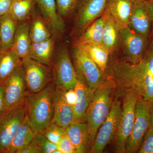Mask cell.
Returning a JSON list of instances; mask_svg holds the SVG:
<instances>
[{
	"instance_id": "7402d4cb",
	"label": "cell",
	"mask_w": 153,
	"mask_h": 153,
	"mask_svg": "<svg viewBox=\"0 0 153 153\" xmlns=\"http://www.w3.org/2000/svg\"><path fill=\"white\" fill-rule=\"evenodd\" d=\"M36 134L31 127L26 116L4 153H19V151L32 142Z\"/></svg>"
},
{
	"instance_id": "52a82bcc",
	"label": "cell",
	"mask_w": 153,
	"mask_h": 153,
	"mask_svg": "<svg viewBox=\"0 0 153 153\" xmlns=\"http://www.w3.org/2000/svg\"><path fill=\"white\" fill-rule=\"evenodd\" d=\"M121 113L120 102L117 98L115 99L109 114L97 131L89 152L102 153L107 145L115 139L119 126Z\"/></svg>"
},
{
	"instance_id": "6da1fadb",
	"label": "cell",
	"mask_w": 153,
	"mask_h": 153,
	"mask_svg": "<svg viewBox=\"0 0 153 153\" xmlns=\"http://www.w3.org/2000/svg\"><path fill=\"white\" fill-rule=\"evenodd\" d=\"M112 77L122 89L133 88L146 101L153 100V40L142 60L136 64L116 62L111 68Z\"/></svg>"
},
{
	"instance_id": "4fadbf2b",
	"label": "cell",
	"mask_w": 153,
	"mask_h": 153,
	"mask_svg": "<svg viewBox=\"0 0 153 153\" xmlns=\"http://www.w3.org/2000/svg\"><path fill=\"white\" fill-rule=\"evenodd\" d=\"M108 0H79L75 23L76 32H82L101 16L106 9Z\"/></svg>"
},
{
	"instance_id": "484cf974",
	"label": "cell",
	"mask_w": 153,
	"mask_h": 153,
	"mask_svg": "<svg viewBox=\"0 0 153 153\" xmlns=\"http://www.w3.org/2000/svg\"><path fill=\"white\" fill-rule=\"evenodd\" d=\"M54 41L52 38L37 43H32L29 57L38 62L50 65L52 63Z\"/></svg>"
},
{
	"instance_id": "74e56055",
	"label": "cell",
	"mask_w": 153,
	"mask_h": 153,
	"mask_svg": "<svg viewBox=\"0 0 153 153\" xmlns=\"http://www.w3.org/2000/svg\"><path fill=\"white\" fill-rule=\"evenodd\" d=\"M4 86L3 82H0V114L2 113L4 106Z\"/></svg>"
},
{
	"instance_id": "d6a6232c",
	"label": "cell",
	"mask_w": 153,
	"mask_h": 153,
	"mask_svg": "<svg viewBox=\"0 0 153 153\" xmlns=\"http://www.w3.org/2000/svg\"><path fill=\"white\" fill-rule=\"evenodd\" d=\"M138 153H153V128L151 126L144 137Z\"/></svg>"
},
{
	"instance_id": "8992f818",
	"label": "cell",
	"mask_w": 153,
	"mask_h": 153,
	"mask_svg": "<svg viewBox=\"0 0 153 153\" xmlns=\"http://www.w3.org/2000/svg\"><path fill=\"white\" fill-rule=\"evenodd\" d=\"M26 116L25 100L0 114V153L8 148Z\"/></svg>"
},
{
	"instance_id": "8d00e7d4",
	"label": "cell",
	"mask_w": 153,
	"mask_h": 153,
	"mask_svg": "<svg viewBox=\"0 0 153 153\" xmlns=\"http://www.w3.org/2000/svg\"><path fill=\"white\" fill-rule=\"evenodd\" d=\"M19 153H41L38 147L32 141L30 144L23 148Z\"/></svg>"
},
{
	"instance_id": "9c48e42d",
	"label": "cell",
	"mask_w": 153,
	"mask_h": 153,
	"mask_svg": "<svg viewBox=\"0 0 153 153\" xmlns=\"http://www.w3.org/2000/svg\"><path fill=\"white\" fill-rule=\"evenodd\" d=\"M22 66L28 92H38L49 84L51 73L47 65L28 57L22 59Z\"/></svg>"
},
{
	"instance_id": "e0dca14e",
	"label": "cell",
	"mask_w": 153,
	"mask_h": 153,
	"mask_svg": "<svg viewBox=\"0 0 153 153\" xmlns=\"http://www.w3.org/2000/svg\"><path fill=\"white\" fill-rule=\"evenodd\" d=\"M66 134L74 145L76 153H86L90 144L87 123L73 121L65 128Z\"/></svg>"
},
{
	"instance_id": "1f68e13d",
	"label": "cell",
	"mask_w": 153,
	"mask_h": 153,
	"mask_svg": "<svg viewBox=\"0 0 153 153\" xmlns=\"http://www.w3.org/2000/svg\"><path fill=\"white\" fill-rule=\"evenodd\" d=\"M79 0H56L57 12L61 17L67 16L76 9Z\"/></svg>"
},
{
	"instance_id": "ac0fdd59",
	"label": "cell",
	"mask_w": 153,
	"mask_h": 153,
	"mask_svg": "<svg viewBox=\"0 0 153 153\" xmlns=\"http://www.w3.org/2000/svg\"><path fill=\"white\" fill-rule=\"evenodd\" d=\"M36 4L53 31L63 33L65 24L57 12L55 0H35Z\"/></svg>"
},
{
	"instance_id": "ba28073f",
	"label": "cell",
	"mask_w": 153,
	"mask_h": 153,
	"mask_svg": "<svg viewBox=\"0 0 153 153\" xmlns=\"http://www.w3.org/2000/svg\"><path fill=\"white\" fill-rule=\"evenodd\" d=\"M75 70L77 75L85 81L91 91L96 89L106 79L105 74L86 53L77 47L73 53Z\"/></svg>"
},
{
	"instance_id": "8fae6325",
	"label": "cell",
	"mask_w": 153,
	"mask_h": 153,
	"mask_svg": "<svg viewBox=\"0 0 153 153\" xmlns=\"http://www.w3.org/2000/svg\"><path fill=\"white\" fill-rule=\"evenodd\" d=\"M54 67L56 87L65 91L74 88L77 75L66 47H62L57 53Z\"/></svg>"
},
{
	"instance_id": "5b68a950",
	"label": "cell",
	"mask_w": 153,
	"mask_h": 153,
	"mask_svg": "<svg viewBox=\"0 0 153 153\" xmlns=\"http://www.w3.org/2000/svg\"><path fill=\"white\" fill-rule=\"evenodd\" d=\"M152 102L140 97L136 106L135 120L132 130L126 144V153L138 152L146 133L150 127Z\"/></svg>"
},
{
	"instance_id": "60d3db41",
	"label": "cell",
	"mask_w": 153,
	"mask_h": 153,
	"mask_svg": "<svg viewBox=\"0 0 153 153\" xmlns=\"http://www.w3.org/2000/svg\"><path fill=\"white\" fill-rule=\"evenodd\" d=\"M149 2L150 4L151 8H152V11L153 14V0H149Z\"/></svg>"
},
{
	"instance_id": "d4e9b609",
	"label": "cell",
	"mask_w": 153,
	"mask_h": 153,
	"mask_svg": "<svg viewBox=\"0 0 153 153\" xmlns=\"http://www.w3.org/2000/svg\"><path fill=\"white\" fill-rule=\"evenodd\" d=\"M22 63V59L11 49L0 51V82H4L16 71Z\"/></svg>"
},
{
	"instance_id": "4316f807",
	"label": "cell",
	"mask_w": 153,
	"mask_h": 153,
	"mask_svg": "<svg viewBox=\"0 0 153 153\" xmlns=\"http://www.w3.org/2000/svg\"><path fill=\"white\" fill-rule=\"evenodd\" d=\"M104 23L103 14L82 31L76 43L88 42L102 44Z\"/></svg>"
},
{
	"instance_id": "603a6c76",
	"label": "cell",
	"mask_w": 153,
	"mask_h": 153,
	"mask_svg": "<svg viewBox=\"0 0 153 153\" xmlns=\"http://www.w3.org/2000/svg\"><path fill=\"white\" fill-rule=\"evenodd\" d=\"M103 15L104 23L102 33V45L110 54L117 47L120 40V28L114 19L106 10Z\"/></svg>"
},
{
	"instance_id": "f1b7e54d",
	"label": "cell",
	"mask_w": 153,
	"mask_h": 153,
	"mask_svg": "<svg viewBox=\"0 0 153 153\" xmlns=\"http://www.w3.org/2000/svg\"><path fill=\"white\" fill-rule=\"evenodd\" d=\"M35 0H14L10 13L18 22L27 18L36 5Z\"/></svg>"
},
{
	"instance_id": "7c38bea8",
	"label": "cell",
	"mask_w": 153,
	"mask_h": 153,
	"mask_svg": "<svg viewBox=\"0 0 153 153\" xmlns=\"http://www.w3.org/2000/svg\"><path fill=\"white\" fill-rule=\"evenodd\" d=\"M4 86L6 110L25 101L28 91L22 66L3 82Z\"/></svg>"
},
{
	"instance_id": "f35d334b",
	"label": "cell",
	"mask_w": 153,
	"mask_h": 153,
	"mask_svg": "<svg viewBox=\"0 0 153 153\" xmlns=\"http://www.w3.org/2000/svg\"><path fill=\"white\" fill-rule=\"evenodd\" d=\"M150 126L153 128V100L152 102L151 109Z\"/></svg>"
},
{
	"instance_id": "d590c367",
	"label": "cell",
	"mask_w": 153,
	"mask_h": 153,
	"mask_svg": "<svg viewBox=\"0 0 153 153\" xmlns=\"http://www.w3.org/2000/svg\"><path fill=\"white\" fill-rule=\"evenodd\" d=\"M14 0H0V18L10 13Z\"/></svg>"
},
{
	"instance_id": "3957f363",
	"label": "cell",
	"mask_w": 153,
	"mask_h": 153,
	"mask_svg": "<svg viewBox=\"0 0 153 153\" xmlns=\"http://www.w3.org/2000/svg\"><path fill=\"white\" fill-rule=\"evenodd\" d=\"M113 86L110 79L103 81L96 89L86 111L85 120L88 127L89 143L91 146L99 129L110 112L113 103L111 95Z\"/></svg>"
},
{
	"instance_id": "7a4b0ae2",
	"label": "cell",
	"mask_w": 153,
	"mask_h": 153,
	"mask_svg": "<svg viewBox=\"0 0 153 153\" xmlns=\"http://www.w3.org/2000/svg\"><path fill=\"white\" fill-rule=\"evenodd\" d=\"M56 85L49 83L38 92H28L25 99L26 116L36 134L42 133L52 123Z\"/></svg>"
},
{
	"instance_id": "4dcf8cb0",
	"label": "cell",
	"mask_w": 153,
	"mask_h": 153,
	"mask_svg": "<svg viewBox=\"0 0 153 153\" xmlns=\"http://www.w3.org/2000/svg\"><path fill=\"white\" fill-rule=\"evenodd\" d=\"M42 133L50 141L56 145L66 134L65 128L52 123Z\"/></svg>"
},
{
	"instance_id": "83f0119b",
	"label": "cell",
	"mask_w": 153,
	"mask_h": 153,
	"mask_svg": "<svg viewBox=\"0 0 153 153\" xmlns=\"http://www.w3.org/2000/svg\"><path fill=\"white\" fill-rule=\"evenodd\" d=\"M30 34L32 43H37L51 38V34L41 17L36 16L30 25Z\"/></svg>"
},
{
	"instance_id": "b9f144b4",
	"label": "cell",
	"mask_w": 153,
	"mask_h": 153,
	"mask_svg": "<svg viewBox=\"0 0 153 153\" xmlns=\"http://www.w3.org/2000/svg\"></svg>"
},
{
	"instance_id": "44dd1931",
	"label": "cell",
	"mask_w": 153,
	"mask_h": 153,
	"mask_svg": "<svg viewBox=\"0 0 153 153\" xmlns=\"http://www.w3.org/2000/svg\"><path fill=\"white\" fill-rule=\"evenodd\" d=\"M75 47L82 50L105 74L108 67L109 52L101 44L92 42L76 43Z\"/></svg>"
},
{
	"instance_id": "277c9868",
	"label": "cell",
	"mask_w": 153,
	"mask_h": 153,
	"mask_svg": "<svg viewBox=\"0 0 153 153\" xmlns=\"http://www.w3.org/2000/svg\"><path fill=\"white\" fill-rule=\"evenodd\" d=\"M123 90L121 116L115 138L114 148L115 153H126V144L133 128L135 120L136 106L140 97L138 93L133 88H127Z\"/></svg>"
},
{
	"instance_id": "5bb4252c",
	"label": "cell",
	"mask_w": 153,
	"mask_h": 153,
	"mask_svg": "<svg viewBox=\"0 0 153 153\" xmlns=\"http://www.w3.org/2000/svg\"><path fill=\"white\" fill-rule=\"evenodd\" d=\"M153 24V14L149 0L133 3L128 27L136 33L147 38Z\"/></svg>"
},
{
	"instance_id": "e575fe53",
	"label": "cell",
	"mask_w": 153,
	"mask_h": 153,
	"mask_svg": "<svg viewBox=\"0 0 153 153\" xmlns=\"http://www.w3.org/2000/svg\"><path fill=\"white\" fill-rule=\"evenodd\" d=\"M64 94L67 103L73 108L76 102V94L74 88L65 91Z\"/></svg>"
},
{
	"instance_id": "ffe728a7",
	"label": "cell",
	"mask_w": 153,
	"mask_h": 153,
	"mask_svg": "<svg viewBox=\"0 0 153 153\" xmlns=\"http://www.w3.org/2000/svg\"><path fill=\"white\" fill-rule=\"evenodd\" d=\"M133 3L130 0H108L106 10L119 27L128 26Z\"/></svg>"
},
{
	"instance_id": "836d02e7",
	"label": "cell",
	"mask_w": 153,
	"mask_h": 153,
	"mask_svg": "<svg viewBox=\"0 0 153 153\" xmlns=\"http://www.w3.org/2000/svg\"><path fill=\"white\" fill-rule=\"evenodd\" d=\"M57 146V149L61 153H76V149L66 134Z\"/></svg>"
},
{
	"instance_id": "30bf717a",
	"label": "cell",
	"mask_w": 153,
	"mask_h": 153,
	"mask_svg": "<svg viewBox=\"0 0 153 153\" xmlns=\"http://www.w3.org/2000/svg\"><path fill=\"white\" fill-rule=\"evenodd\" d=\"M119 38L123 46L124 61L136 64L142 60L146 52L147 38L136 33L127 26L120 29Z\"/></svg>"
},
{
	"instance_id": "f546056e",
	"label": "cell",
	"mask_w": 153,
	"mask_h": 153,
	"mask_svg": "<svg viewBox=\"0 0 153 153\" xmlns=\"http://www.w3.org/2000/svg\"><path fill=\"white\" fill-rule=\"evenodd\" d=\"M32 142L38 147L41 153H61L57 145L50 141L43 133L36 134Z\"/></svg>"
},
{
	"instance_id": "cb8c5ba5",
	"label": "cell",
	"mask_w": 153,
	"mask_h": 153,
	"mask_svg": "<svg viewBox=\"0 0 153 153\" xmlns=\"http://www.w3.org/2000/svg\"><path fill=\"white\" fill-rule=\"evenodd\" d=\"M18 22L10 13L0 18V51L12 48Z\"/></svg>"
},
{
	"instance_id": "ab89813d",
	"label": "cell",
	"mask_w": 153,
	"mask_h": 153,
	"mask_svg": "<svg viewBox=\"0 0 153 153\" xmlns=\"http://www.w3.org/2000/svg\"><path fill=\"white\" fill-rule=\"evenodd\" d=\"M132 3H139L145 1L147 0H130Z\"/></svg>"
},
{
	"instance_id": "9a60e30c",
	"label": "cell",
	"mask_w": 153,
	"mask_h": 153,
	"mask_svg": "<svg viewBox=\"0 0 153 153\" xmlns=\"http://www.w3.org/2000/svg\"><path fill=\"white\" fill-rule=\"evenodd\" d=\"M64 91L56 86L52 123L65 128L74 121V114L73 108L67 103L64 97Z\"/></svg>"
},
{
	"instance_id": "2e32d148",
	"label": "cell",
	"mask_w": 153,
	"mask_h": 153,
	"mask_svg": "<svg viewBox=\"0 0 153 153\" xmlns=\"http://www.w3.org/2000/svg\"><path fill=\"white\" fill-rule=\"evenodd\" d=\"M77 75V82L74 88L76 102L73 107L74 121L84 122L86 111L93 98L94 92L89 89L82 78Z\"/></svg>"
},
{
	"instance_id": "d6986e66",
	"label": "cell",
	"mask_w": 153,
	"mask_h": 153,
	"mask_svg": "<svg viewBox=\"0 0 153 153\" xmlns=\"http://www.w3.org/2000/svg\"><path fill=\"white\" fill-rule=\"evenodd\" d=\"M29 22H21L18 24L15 38L11 49L21 59L28 57L32 41L30 38Z\"/></svg>"
}]
</instances>
